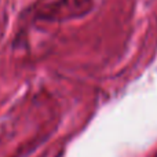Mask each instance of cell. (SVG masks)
Listing matches in <instances>:
<instances>
[]
</instances>
